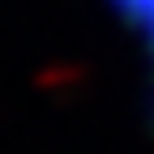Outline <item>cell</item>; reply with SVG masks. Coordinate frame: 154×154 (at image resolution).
I'll use <instances>...</instances> for the list:
<instances>
[{"label":"cell","instance_id":"6da1fadb","mask_svg":"<svg viewBox=\"0 0 154 154\" xmlns=\"http://www.w3.org/2000/svg\"><path fill=\"white\" fill-rule=\"evenodd\" d=\"M107 5L120 17V26L137 38V47L146 51V60L154 64V0H107Z\"/></svg>","mask_w":154,"mask_h":154}]
</instances>
